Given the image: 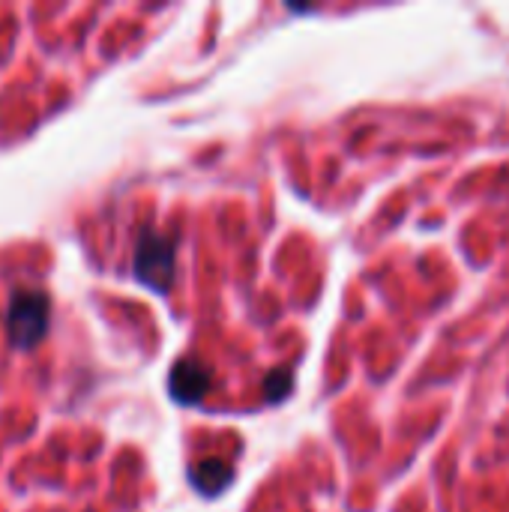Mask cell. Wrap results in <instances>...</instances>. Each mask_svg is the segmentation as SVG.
<instances>
[{
    "mask_svg": "<svg viewBox=\"0 0 509 512\" xmlns=\"http://www.w3.org/2000/svg\"><path fill=\"white\" fill-rule=\"evenodd\" d=\"M210 384H213V372L207 366L195 363V360H180L171 369V375H168V393L180 405H198V402H204Z\"/></svg>",
    "mask_w": 509,
    "mask_h": 512,
    "instance_id": "3",
    "label": "cell"
},
{
    "mask_svg": "<svg viewBox=\"0 0 509 512\" xmlns=\"http://www.w3.org/2000/svg\"><path fill=\"white\" fill-rule=\"evenodd\" d=\"M48 321H51V300L45 291L21 288L9 297L6 336H9L12 348H21V351L36 348L48 333Z\"/></svg>",
    "mask_w": 509,
    "mask_h": 512,
    "instance_id": "1",
    "label": "cell"
},
{
    "mask_svg": "<svg viewBox=\"0 0 509 512\" xmlns=\"http://www.w3.org/2000/svg\"><path fill=\"white\" fill-rule=\"evenodd\" d=\"M174 267H177V243L156 228H144L132 255L135 279L153 288L156 294H165L174 282Z\"/></svg>",
    "mask_w": 509,
    "mask_h": 512,
    "instance_id": "2",
    "label": "cell"
},
{
    "mask_svg": "<svg viewBox=\"0 0 509 512\" xmlns=\"http://www.w3.org/2000/svg\"><path fill=\"white\" fill-rule=\"evenodd\" d=\"M294 387V378H291V369H273L267 378H264V396L267 402H282Z\"/></svg>",
    "mask_w": 509,
    "mask_h": 512,
    "instance_id": "5",
    "label": "cell"
},
{
    "mask_svg": "<svg viewBox=\"0 0 509 512\" xmlns=\"http://www.w3.org/2000/svg\"><path fill=\"white\" fill-rule=\"evenodd\" d=\"M189 480L204 498H216L219 492H225L231 486L234 468L225 459H201L198 465L189 468Z\"/></svg>",
    "mask_w": 509,
    "mask_h": 512,
    "instance_id": "4",
    "label": "cell"
}]
</instances>
